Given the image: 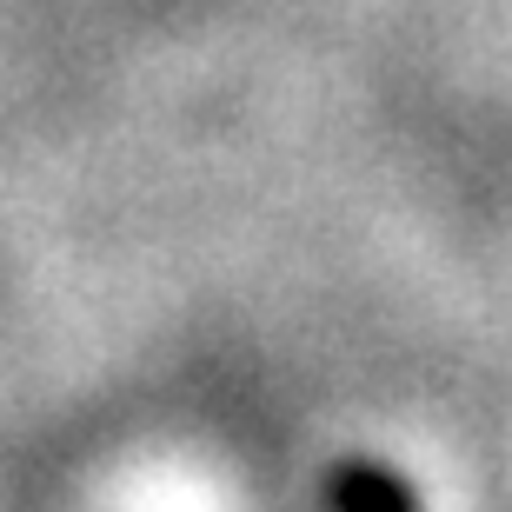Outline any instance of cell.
<instances>
[{
	"mask_svg": "<svg viewBox=\"0 0 512 512\" xmlns=\"http://www.w3.org/2000/svg\"><path fill=\"white\" fill-rule=\"evenodd\" d=\"M326 512H426V506L393 466L340 459V466H326Z\"/></svg>",
	"mask_w": 512,
	"mask_h": 512,
	"instance_id": "cell-1",
	"label": "cell"
}]
</instances>
